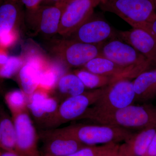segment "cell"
I'll return each mask as SVG.
<instances>
[{
  "label": "cell",
  "instance_id": "obj_1",
  "mask_svg": "<svg viewBox=\"0 0 156 156\" xmlns=\"http://www.w3.org/2000/svg\"><path fill=\"white\" fill-rule=\"evenodd\" d=\"M130 130L156 127V107L151 105H131L116 110L95 112L87 110L79 119Z\"/></svg>",
  "mask_w": 156,
  "mask_h": 156
},
{
  "label": "cell",
  "instance_id": "obj_2",
  "mask_svg": "<svg viewBox=\"0 0 156 156\" xmlns=\"http://www.w3.org/2000/svg\"><path fill=\"white\" fill-rule=\"evenodd\" d=\"M101 9L115 14L133 28L150 32V27L156 17L154 0H102Z\"/></svg>",
  "mask_w": 156,
  "mask_h": 156
},
{
  "label": "cell",
  "instance_id": "obj_3",
  "mask_svg": "<svg viewBox=\"0 0 156 156\" xmlns=\"http://www.w3.org/2000/svg\"><path fill=\"white\" fill-rule=\"evenodd\" d=\"M59 129L85 146L117 143L125 141L133 134L131 130L102 124H73Z\"/></svg>",
  "mask_w": 156,
  "mask_h": 156
},
{
  "label": "cell",
  "instance_id": "obj_4",
  "mask_svg": "<svg viewBox=\"0 0 156 156\" xmlns=\"http://www.w3.org/2000/svg\"><path fill=\"white\" fill-rule=\"evenodd\" d=\"M135 101L132 81L128 78H122L104 87L98 100L88 109L100 112H112L129 106Z\"/></svg>",
  "mask_w": 156,
  "mask_h": 156
},
{
  "label": "cell",
  "instance_id": "obj_5",
  "mask_svg": "<svg viewBox=\"0 0 156 156\" xmlns=\"http://www.w3.org/2000/svg\"><path fill=\"white\" fill-rule=\"evenodd\" d=\"M100 56L121 66L134 69L140 73L153 67L149 61L133 47L117 37L102 44Z\"/></svg>",
  "mask_w": 156,
  "mask_h": 156
},
{
  "label": "cell",
  "instance_id": "obj_6",
  "mask_svg": "<svg viewBox=\"0 0 156 156\" xmlns=\"http://www.w3.org/2000/svg\"><path fill=\"white\" fill-rule=\"evenodd\" d=\"M104 88L85 91L82 94L62 101L48 129L79 119L98 100L103 92Z\"/></svg>",
  "mask_w": 156,
  "mask_h": 156
},
{
  "label": "cell",
  "instance_id": "obj_7",
  "mask_svg": "<svg viewBox=\"0 0 156 156\" xmlns=\"http://www.w3.org/2000/svg\"><path fill=\"white\" fill-rule=\"evenodd\" d=\"M101 44H86L65 38L58 41L53 49L58 59L69 68L83 66L92 58L100 56Z\"/></svg>",
  "mask_w": 156,
  "mask_h": 156
},
{
  "label": "cell",
  "instance_id": "obj_8",
  "mask_svg": "<svg viewBox=\"0 0 156 156\" xmlns=\"http://www.w3.org/2000/svg\"><path fill=\"white\" fill-rule=\"evenodd\" d=\"M102 0H72L63 9L58 34L65 38L69 36L92 17L94 9Z\"/></svg>",
  "mask_w": 156,
  "mask_h": 156
},
{
  "label": "cell",
  "instance_id": "obj_9",
  "mask_svg": "<svg viewBox=\"0 0 156 156\" xmlns=\"http://www.w3.org/2000/svg\"><path fill=\"white\" fill-rule=\"evenodd\" d=\"M12 118L16 132L15 153L19 156H42L38 149L39 136L28 110Z\"/></svg>",
  "mask_w": 156,
  "mask_h": 156
},
{
  "label": "cell",
  "instance_id": "obj_10",
  "mask_svg": "<svg viewBox=\"0 0 156 156\" xmlns=\"http://www.w3.org/2000/svg\"><path fill=\"white\" fill-rule=\"evenodd\" d=\"M116 37V31L100 17L93 15L69 36L66 38L77 41L99 44Z\"/></svg>",
  "mask_w": 156,
  "mask_h": 156
},
{
  "label": "cell",
  "instance_id": "obj_11",
  "mask_svg": "<svg viewBox=\"0 0 156 156\" xmlns=\"http://www.w3.org/2000/svg\"><path fill=\"white\" fill-rule=\"evenodd\" d=\"M58 100L50 93L37 89L28 96L27 109L38 125L48 128L58 110Z\"/></svg>",
  "mask_w": 156,
  "mask_h": 156
},
{
  "label": "cell",
  "instance_id": "obj_12",
  "mask_svg": "<svg viewBox=\"0 0 156 156\" xmlns=\"http://www.w3.org/2000/svg\"><path fill=\"white\" fill-rule=\"evenodd\" d=\"M39 136L43 140L44 155L66 156L85 146L59 128L46 129Z\"/></svg>",
  "mask_w": 156,
  "mask_h": 156
},
{
  "label": "cell",
  "instance_id": "obj_13",
  "mask_svg": "<svg viewBox=\"0 0 156 156\" xmlns=\"http://www.w3.org/2000/svg\"><path fill=\"white\" fill-rule=\"evenodd\" d=\"M116 37L133 47L156 68V37L152 34L142 29L133 28L116 31Z\"/></svg>",
  "mask_w": 156,
  "mask_h": 156
},
{
  "label": "cell",
  "instance_id": "obj_14",
  "mask_svg": "<svg viewBox=\"0 0 156 156\" xmlns=\"http://www.w3.org/2000/svg\"><path fill=\"white\" fill-rule=\"evenodd\" d=\"M23 59L18 73V81L21 90L28 96L37 89L40 73L48 61L36 52H30Z\"/></svg>",
  "mask_w": 156,
  "mask_h": 156
},
{
  "label": "cell",
  "instance_id": "obj_15",
  "mask_svg": "<svg viewBox=\"0 0 156 156\" xmlns=\"http://www.w3.org/2000/svg\"><path fill=\"white\" fill-rule=\"evenodd\" d=\"M64 8L57 5H41L27 10V16L41 33L52 35L58 33L62 14Z\"/></svg>",
  "mask_w": 156,
  "mask_h": 156
},
{
  "label": "cell",
  "instance_id": "obj_16",
  "mask_svg": "<svg viewBox=\"0 0 156 156\" xmlns=\"http://www.w3.org/2000/svg\"><path fill=\"white\" fill-rule=\"evenodd\" d=\"M83 69L97 74L112 77L116 80L133 79L141 73L134 69L121 66L101 56L92 58L83 66Z\"/></svg>",
  "mask_w": 156,
  "mask_h": 156
},
{
  "label": "cell",
  "instance_id": "obj_17",
  "mask_svg": "<svg viewBox=\"0 0 156 156\" xmlns=\"http://www.w3.org/2000/svg\"><path fill=\"white\" fill-rule=\"evenodd\" d=\"M156 131V127L146 128L133 134L119 144L118 156H144Z\"/></svg>",
  "mask_w": 156,
  "mask_h": 156
},
{
  "label": "cell",
  "instance_id": "obj_18",
  "mask_svg": "<svg viewBox=\"0 0 156 156\" xmlns=\"http://www.w3.org/2000/svg\"><path fill=\"white\" fill-rule=\"evenodd\" d=\"M135 101H147L156 97V68L140 73L132 81Z\"/></svg>",
  "mask_w": 156,
  "mask_h": 156
},
{
  "label": "cell",
  "instance_id": "obj_19",
  "mask_svg": "<svg viewBox=\"0 0 156 156\" xmlns=\"http://www.w3.org/2000/svg\"><path fill=\"white\" fill-rule=\"evenodd\" d=\"M20 2L8 0L0 6V35L14 30L21 14Z\"/></svg>",
  "mask_w": 156,
  "mask_h": 156
},
{
  "label": "cell",
  "instance_id": "obj_20",
  "mask_svg": "<svg viewBox=\"0 0 156 156\" xmlns=\"http://www.w3.org/2000/svg\"><path fill=\"white\" fill-rule=\"evenodd\" d=\"M1 149L15 153L16 132L12 118L2 108L0 109Z\"/></svg>",
  "mask_w": 156,
  "mask_h": 156
},
{
  "label": "cell",
  "instance_id": "obj_21",
  "mask_svg": "<svg viewBox=\"0 0 156 156\" xmlns=\"http://www.w3.org/2000/svg\"><path fill=\"white\" fill-rule=\"evenodd\" d=\"M85 86L74 73L68 72L58 80L56 89L61 102L68 98L80 95L85 92Z\"/></svg>",
  "mask_w": 156,
  "mask_h": 156
},
{
  "label": "cell",
  "instance_id": "obj_22",
  "mask_svg": "<svg viewBox=\"0 0 156 156\" xmlns=\"http://www.w3.org/2000/svg\"><path fill=\"white\" fill-rule=\"evenodd\" d=\"M74 73L82 81L85 88L91 90L106 87L116 80L112 77L97 74L84 69L76 70Z\"/></svg>",
  "mask_w": 156,
  "mask_h": 156
},
{
  "label": "cell",
  "instance_id": "obj_23",
  "mask_svg": "<svg viewBox=\"0 0 156 156\" xmlns=\"http://www.w3.org/2000/svg\"><path fill=\"white\" fill-rule=\"evenodd\" d=\"M5 99L12 116L28 110V96L21 89L8 92L5 95Z\"/></svg>",
  "mask_w": 156,
  "mask_h": 156
},
{
  "label": "cell",
  "instance_id": "obj_24",
  "mask_svg": "<svg viewBox=\"0 0 156 156\" xmlns=\"http://www.w3.org/2000/svg\"><path fill=\"white\" fill-rule=\"evenodd\" d=\"M24 63V59L21 57L9 56L5 64L0 68V78H11L18 73Z\"/></svg>",
  "mask_w": 156,
  "mask_h": 156
},
{
  "label": "cell",
  "instance_id": "obj_25",
  "mask_svg": "<svg viewBox=\"0 0 156 156\" xmlns=\"http://www.w3.org/2000/svg\"><path fill=\"white\" fill-rule=\"evenodd\" d=\"M116 144L112 143L101 145L85 146L66 156H98L111 148Z\"/></svg>",
  "mask_w": 156,
  "mask_h": 156
},
{
  "label": "cell",
  "instance_id": "obj_26",
  "mask_svg": "<svg viewBox=\"0 0 156 156\" xmlns=\"http://www.w3.org/2000/svg\"><path fill=\"white\" fill-rule=\"evenodd\" d=\"M18 39V34L16 29L0 35V47L6 49L13 46Z\"/></svg>",
  "mask_w": 156,
  "mask_h": 156
},
{
  "label": "cell",
  "instance_id": "obj_27",
  "mask_svg": "<svg viewBox=\"0 0 156 156\" xmlns=\"http://www.w3.org/2000/svg\"><path fill=\"white\" fill-rule=\"evenodd\" d=\"M25 6L27 10L36 9L41 5L44 0H17Z\"/></svg>",
  "mask_w": 156,
  "mask_h": 156
},
{
  "label": "cell",
  "instance_id": "obj_28",
  "mask_svg": "<svg viewBox=\"0 0 156 156\" xmlns=\"http://www.w3.org/2000/svg\"><path fill=\"white\" fill-rule=\"evenodd\" d=\"M156 154V131L151 140L146 153L144 156H153Z\"/></svg>",
  "mask_w": 156,
  "mask_h": 156
},
{
  "label": "cell",
  "instance_id": "obj_29",
  "mask_svg": "<svg viewBox=\"0 0 156 156\" xmlns=\"http://www.w3.org/2000/svg\"><path fill=\"white\" fill-rule=\"evenodd\" d=\"M9 56L6 49L0 47V68L7 62Z\"/></svg>",
  "mask_w": 156,
  "mask_h": 156
},
{
  "label": "cell",
  "instance_id": "obj_30",
  "mask_svg": "<svg viewBox=\"0 0 156 156\" xmlns=\"http://www.w3.org/2000/svg\"><path fill=\"white\" fill-rule=\"evenodd\" d=\"M119 144H116L112 147L98 156H118V149Z\"/></svg>",
  "mask_w": 156,
  "mask_h": 156
},
{
  "label": "cell",
  "instance_id": "obj_31",
  "mask_svg": "<svg viewBox=\"0 0 156 156\" xmlns=\"http://www.w3.org/2000/svg\"><path fill=\"white\" fill-rule=\"evenodd\" d=\"M61 0H44L41 5H53L57 4Z\"/></svg>",
  "mask_w": 156,
  "mask_h": 156
},
{
  "label": "cell",
  "instance_id": "obj_32",
  "mask_svg": "<svg viewBox=\"0 0 156 156\" xmlns=\"http://www.w3.org/2000/svg\"><path fill=\"white\" fill-rule=\"evenodd\" d=\"M150 30L151 33L152 34L156 37V17L151 24Z\"/></svg>",
  "mask_w": 156,
  "mask_h": 156
},
{
  "label": "cell",
  "instance_id": "obj_33",
  "mask_svg": "<svg viewBox=\"0 0 156 156\" xmlns=\"http://www.w3.org/2000/svg\"><path fill=\"white\" fill-rule=\"evenodd\" d=\"M0 156H19L15 153L7 151H1Z\"/></svg>",
  "mask_w": 156,
  "mask_h": 156
},
{
  "label": "cell",
  "instance_id": "obj_34",
  "mask_svg": "<svg viewBox=\"0 0 156 156\" xmlns=\"http://www.w3.org/2000/svg\"><path fill=\"white\" fill-rule=\"evenodd\" d=\"M72 1V0H61L60 2H59L57 3L56 5L62 6V7H65L68 3H69V2Z\"/></svg>",
  "mask_w": 156,
  "mask_h": 156
},
{
  "label": "cell",
  "instance_id": "obj_35",
  "mask_svg": "<svg viewBox=\"0 0 156 156\" xmlns=\"http://www.w3.org/2000/svg\"><path fill=\"white\" fill-rule=\"evenodd\" d=\"M0 149H1V135H0Z\"/></svg>",
  "mask_w": 156,
  "mask_h": 156
},
{
  "label": "cell",
  "instance_id": "obj_36",
  "mask_svg": "<svg viewBox=\"0 0 156 156\" xmlns=\"http://www.w3.org/2000/svg\"><path fill=\"white\" fill-rule=\"evenodd\" d=\"M154 1L155 4V5L156 7V0H154Z\"/></svg>",
  "mask_w": 156,
  "mask_h": 156
},
{
  "label": "cell",
  "instance_id": "obj_37",
  "mask_svg": "<svg viewBox=\"0 0 156 156\" xmlns=\"http://www.w3.org/2000/svg\"><path fill=\"white\" fill-rule=\"evenodd\" d=\"M1 150H0V153H1Z\"/></svg>",
  "mask_w": 156,
  "mask_h": 156
},
{
  "label": "cell",
  "instance_id": "obj_38",
  "mask_svg": "<svg viewBox=\"0 0 156 156\" xmlns=\"http://www.w3.org/2000/svg\"><path fill=\"white\" fill-rule=\"evenodd\" d=\"M46 156V155H43V156Z\"/></svg>",
  "mask_w": 156,
  "mask_h": 156
},
{
  "label": "cell",
  "instance_id": "obj_39",
  "mask_svg": "<svg viewBox=\"0 0 156 156\" xmlns=\"http://www.w3.org/2000/svg\"><path fill=\"white\" fill-rule=\"evenodd\" d=\"M153 156H156V155H154Z\"/></svg>",
  "mask_w": 156,
  "mask_h": 156
}]
</instances>
